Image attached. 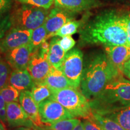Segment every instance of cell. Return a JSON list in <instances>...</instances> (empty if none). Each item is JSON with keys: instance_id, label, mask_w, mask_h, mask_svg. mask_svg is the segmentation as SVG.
I'll return each instance as SVG.
<instances>
[{"instance_id": "6da1fadb", "label": "cell", "mask_w": 130, "mask_h": 130, "mask_svg": "<svg viewBox=\"0 0 130 130\" xmlns=\"http://www.w3.org/2000/svg\"><path fill=\"white\" fill-rule=\"evenodd\" d=\"M127 14L114 10L102 11L82 24L79 40L86 45H126Z\"/></svg>"}, {"instance_id": "7a4b0ae2", "label": "cell", "mask_w": 130, "mask_h": 130, "mask_svg": "<svg viewBox=\"0 0 130 130\" xmlns=\"http://www.w3.org/2000/svg\"><path fill=\"white\" fill-rule=\"evenodd\" d=\"M121 74H123L113 67L106 54L95 53L84 62L80 90L90 101L101 92L110 81Z\"/></svg>"}, {"instance_id": "3957f363", "label": "cell", "mask_w": 130, "mask_h": 130, "mask_svg": "<svg viewBox=\"0 0 130 130\" xmlns=\"http://www.w3.org/2000/svg\"><path fill=\"white\" fill-rule=\"evenodd\" d=\"M89 102L92 112L100 115L130 107V81L121 74Z\"/></svg>"}, {"instance_id": "277c9868", "label": "cell", "mask_w": 130, "mask_h": 130, "mask_svg": "<svg viewBox=\"0 0 130 130\" xmlns=\"http://www.w3.org/2000/svg\"><path fill=\"white\" fill-rule=\"evenodd\" d=\"M50 98L59 102L74 118L89 119L92 116L90 102L78 88L69 87L54 90Z\"/></svg>"}, {"instance_id": "5b68a950", "label": "cell", "mask_w": 130, "mask_h": 130, "mask_svg": "<svg viewBox=\"0 0 130 130\" xmlns=\"http://www.w3.org/2000/svg\"><path fill=\"white\" fill-rule=\"evenodd\" d=\"M50 12V9L19 3L10 13L12 27L33 30L45 23Z\"/></svg>"}, {"instance_id": "8992f818", "label": "cell", "mask_w": 130, "mask_h": 130, "mask_svg": "<svg viewBox=\"0 0 130 130\" xmlns=\"http://www.w3.org/2000/svg\"><path fill=\"white\" fill-rule=\"evenodd\" d=\"M83 66V54L78 49L74 48L66 53L62 64L59 68L72 87L79 88Z\"/></svg>"}, {"instance_id": "52a82bcc", "label": "cell", "mask_w": 130, "mask_h": 130, "mask_svg": "<svg viewBox=\"0 0 130 130\" xmlns=\"http://www.w3.org/2000/svg\"><path fill=\"white\" fill-rule=\"evenodd\" d=\"M48 51L40 46L31 56L27 70L35 83L43 82L51 71L52 66L48 59Z\"/></svg>"}, {"instance_id": "ba28073f", "label": "cell", "mask_w": 130, "mask_h": 130, "mask_svg": "<svg viewBox=\"0 0 130 130\" xmlns=\"http://www.w3.org/2000/svg\"><path fill=\"white\" fill-rule=\"evenodd\" d=\"M38 106L41 121L46 125L61 120L74 118L62 105L52 99H46Z\"/></svg>"}, {"instance_id": "9c48e42d", "label": "cell", "mask_w": 130, "mask_h": 130, "mask_svg": "<svg viewBox=\"0 0 130 130\" xmlns=\"http://www.w3.org/2000/svg\"><path fill=\"white\" fill-rule=\"evenodd\" d=\"M32 30H24L12 27L0 40V53L30 43Z\"/></svg>"}, {"instance_id": "30bf717a", "label": "cell", "mask_w": 130, "mask_h": 130, "mask_svg": "<svg viewBox=\"0 0 130 130\" xmlns=\"http://www.w3.org/2000/svg\"><path fill=\"white\" fill-rule=\"evenodd\" d=\"M75 14L57 7L50 10V13L43 24L48 32L46 40L53 37L54 33L59 30L65 24L73 20Z\"/></svg>"}, {"instance_id": "8fae6325", "label": "cell", "mask_w": 130, "mask_h": 130, "mask_svg": "<svg viewBox=\"0 0 130 130\" xmlns=\"http://www.w3.org/2000/svg\"><path fill=\"white\" fill-rule=\"evenodd\" d=\"M33 53L30 43L4 53V58L12 69L25 70L28 66L32 53Z\"/></svg>"}, {"instance_id": "7c38bea8", "label": "cell", "mask_w": 130, "mask_h": 130, "mask_svg": "<svg viewBox=\"0 0 130 130\" xmlns=\"http://www.w3.org/2000/svg\"><path fill=\"white\" fill-rule=\"evenodd\" d=\"M6 108L7 122L11 127H30L35 125L24 111L20 103L18 102L7 103Z\"/></svg>"}, {"instance_id": "4fadbf2b", "label": "cell", "mask_w": 130, "mask_h": 130, "mask_svg": "<svg viewBox=\"0 0 130 130\" xmlns=\"http://www.w3.org/2000/svg\"><path fill=\"white\" fill-rule=\"evenodd\" d=\"M104 47L110 63L119 72L122 73L123 65L130 58V46L120 45Z\"/></svg>"}, {"instance_id": "5bb4252c", "label": "cell", "mask_w": 130, "mask_h": 130, "mask_svg": "<svg viewBox=\"0 0 130 130\" xmlns=\"http://www.w3.org/2000/svg\"><path fill=\"white\" fill-rule=\"evenodd\" d=\"M55 7L76 14L101 6L98 0H55Z\"/></svg>"}, {"instance_id": "9a60e30c", "label": "cell", "mask_w": 130, "mask_h": 130, "mask_svg": "<svg viewBox=\"0 0 130 130\" xmlns=\"http://www.w3.org/2000/svg\"><path fill=\"white\" fill-rule=\"evenodd\" d=\"M19 102L24 111L36 126H44V123L40 119L39 106L32 98L31 91L24 90L21 92Z\"/></svg>"}, {"instance_id": "2e32d148", "label": "cell", "mask_w": 130, "mask_h": 130, "mask_svg": "<svg viewBox=\"0 0 130 130\" xmlns=\"http://www.w3.org/2000/svg\"><path fill=\"white\" fill-rule=\"evenodd\" d=\"M9 84L13 86L20 92L31 91L35 82L27 69H13L9 77Z\"/></svg>"}, {"instance_id": "e0dca14e", "label": "cell", "mask_w": 130, "mask_h": 130, "mask_svg": "<svg viewBox=\"0 0 130 130\" xmlns=\"http://www.w3.org/2000/svg\"><path fill=\"white\" fill-rule=\"evenodd\" d=\"M42 83L46 84L53 91L72 87L62 71L60 68L53 66L47 77Z\"/></svg>"}, {"instance_id": "ac0fdd59", "label": "cell", "mask_w": 130, "mask_h": 130, "mask_svg": "<svg viewBox=\"0 0 130 130\" xmlns=\"http://www.w3.org/2000/svg\"><path fill=\"white\" fill-rule=\"evenodd\" d=\"M60 38L53 37L50 42V48L48 53L49 62L53 67L59 68L62 64L66 53L59 43Z\"/></svg>"}, {"instance_id": "d6986e66", "label": "cell", "mask_w": 130, "mask_h": 130, "mask_svg": "<svg viewBox=\"0 0 130 130\" xmlns=\"http://www.w3.org/2000/svg\"><path fill=\"white\" fill-rule=\"evenodd\" d=\"M101 116L116 122L125 130H130V107L107 112Z\"/></svg>"}, {"instance_id": "ffe728a7", "label": "cell", "mask_w": 130, "mask_h": 130, "mask_svg": "<svg viewBox=\"0 0 130 130\" xmlns=\"http://www.w3.org/2000/svg\"><path fill=\"white\" fill-rule=\"evenodd\" d=\"M89 119L93 121L104 130H125L113 120L94 112H92V116Z\"/></svg>"}, {"instance_id": "44dd1931", "label": "cell", "mask_w": 130, "mask_h": 130, "mask_svg": "<svg viewBox=\"0 0 130 130\" xmlns=\"http://www.w3.org/2000/svg\"><path fill=\"white\" fill-rule=\"evenodd\" d=\"M31 93L35 102L39 105L42 101L51 97L53 94V90L46 84L43 83H35L31 90Z\"/></svg>"}, {"instance_id": "7402d4cb", "label": "cell", "mask_w": 130, "mask_h": 130, "mask_svg": "<svg viewBox=\"0 0 130 130\" xmlns=\"http://www.w3.org/2000/svg\"><path fill=\"white\" fill-rule=\"evenodd\" d=\"M48 32L44 24L32 30L30 44L33 50V52L36 51L42 43L46 40Z\"/></svg>"}, {"instance_id": "603a6c76", "label": "cell", "mask_w": 130, "mask_h": 130, "mask_svg": "<svg viewBox=\"0 0 130 130\" xmlns=\"http://www.w3.org/2000/svg\"><path fill=\"white\" fill-rule=\"evenodd\" d=\"M83 24L82 21H70L67 23L65 24L59 30L57 31L53 37H62L66 36H72L78 31V29L80 28Z\"/></svg>"}, {"instance_id": "cb8c5ba5", "label": "cell", "mask_w": 130, "mask_h": 130, "mask_svg": "<svg viewBox=\"0 0 130 130\" xmlns=\"http://www.w3.org/2000/svg\"><path fill=\"white\" fill-rule=\"evenodd\" d=\"M20 93V91L10 84H7L0 89V94L6 104L12 102H18Z\"/></svg>"}, {"instance_id": "d4e9b609", "label": "cell", "mask_w": 130, "mask_h": 130, "mask_svg": "<svg viewBox=\"0 0 130 130\" xmlns=\"http://www.w3.org/2000/svg\"><path fill=\"white\" fill-rule=\"evenodd\" d=\"M80 122L78 119H68L51 123L47 126L52 130H74Z\"/></svg>"}, {"instance_id": "484cf974", "label": "cell", "mask_w": 130, "mask_h": 130, "mask_svg": "<svg viewBox=\"0 0 130 130\" xmlns=\"http://www.w3.org/2000/svg\"><path fill=\"white\" fill-rule=\"evenodd\" d=\"M12 68L5 59L0 55V89L9 84V79Z\"/></svg>"}, {"instance_id": "4316f807", "label": "cell", "mask_w": 130, "mask_h": 130, "mask_svg": "<svg viewBox=\"0 0 130 130\" xmlns=\"http://www.w3.org/2000/svg\"><path fill=\"white\" fill-rule=\"evenodd\" d=\"M20 4H25L45 9H50L54 4L55 0H14Z\"/></svg>"}, {"instance_id": "83f0119b", "label": "cell", "mask_w": 130, "mask_h": 130, "mask_svg": "<svg viewBox=\"0 0 130 130\" xmlns=\"http://www.w3.org/2000/svg\"><path fill=\"white\" fill-rule=\"evenodd\" d=\"M12 27L10 13L0 14V40L6 35L10 28Z\"/></svg>"}, {"instance_id": "f1b7e54d", "label": "cell", "mask_w": 130, "mask_h": 130, "mask_svg": "<svg viewBox=\"0 0 130 130\" xmlns=\"http://www.w3.org/2000/svg\"><path fill=\"white\" fill-rule=\"evenodd\" d=\"M75 41L71 36H66L62 37L59 40L60 45L66 53L72 50L75 45Z\"/></svg>"}, {"instance_id": "f546056e", "label": "cell", "mask_w": 130, "mask_h": 130, "mask_svg": "<svg viewBox=\"0 0 130 130\" xmlns=\"http://www.w3.org/2000/svg\"><path fill=\"white\" fill-rule=\"evenodd\" d=\"M14 0H0V14L9 12L12 9Z\"/></svg>"}, {"instance_id": "4dcf8cb0", "label": "cell", "mask_w": 130, "mask_h": 130, "mask_svg": "<svg viewBox=\"0 0 130 130\" xmlns=\"http://www.w3.org/2000/svg\"><path fill=\"white\" fill-rule=\"evenodd\" d=\"M84 130H101L95 122L89 119H86L82 122Z\"/></svg>"}, {"instance_id": "1f68e13d", "label": "cell", "mask_w": 130, "mask_h": 130, "mask_svg": "<svg viewBox=\"0 0 130 130\" xmlns=\"http://www.w3.org/2000/svg\"><path fill=\"white\" fill-rule=\"evenodd\" d=\"M122 74L130 79V58L123 65Z\"/></svg>"}, {"instance_id": "d6a6232c", "label": "cell", "mask_w": 130, "mask_h": 130, "mask_svg": "<svg viewBox=\"0 0 130 130\" xmlns=\"http://www.w3.org/2000/svg\"><path fill=\"white\" fill-rule=\"evenodd\" d=\"M126 33H127V40H126V45L130 46V13L127 14V28H126Z\"/></svg>"}, {"instance_id": "836d02e7", "label": "cell", "mask_w": 130, "mask_h": 130, "mask_svg": "<svg viewBox=\"0 0 130 130\" xmlns=\"http://www.w3.org/2000/svg\"><path fill=\"white\" fill-rule=\"evenodd\" d=\"M0 120L3 123L7 122V114H6V107L0 109Z\"/></svg>"}, {"instance_id": "e575fe53", "label": "cell", "mask_w": 130, "mask_h": 130, "mask_svg": "<svg viewBox=\"0 0 130 130\" xmlns=\"http://www.w3.org/2000/svg\"><path fill=\"white\" fill-rule=\"evenodd\" d=\"M18 130H36V128L35 125H34L33 126H30V127H25V126L19 127Z\"/></svg>"}, {"instance_id": "d590c367", "label": "cell", "mask_w": 130, "mask_h": 130, "mask_svg": "<svg viewBox=\"0 0 130 130\" xmlns=\"http://www.w3.org/2000/svg\"><path fill=\"white\" fill-rule=\"evenodd\" d=\"M6 102L4 101V99L3 98L2 96H1V94H0V109L4 108V107H6Z\"/></svg>"}, {"instance_id": "8d00e7d4", "label": "cell", "mask_w": 130, "mask_h": 130, "mask_svg": "<svg viewBox=\"0 0 130 130\" xmlns=\"http://www.w3.org/2000/svg\"><path fill=\"white\" fill-rule=\"evenodd\" d=\"M74 130H84L83 125L82 122H81L78 125L76 126V127L74 128Z\"/></svg>"}, {"instance_id": "74e56055", "label": "cell", "mask_w": 130, "mask_h": 130, "mask_svg": "<svg viewBox=\"0 0 130 130\" xmlns=\"http://www.w3.org/2000/svg\"><path fill=\"white\" fill-rule=\"evenodd\" d=\"M36 130H52L49 128L47 125L46 126H36Z\"/></svg>"}, {"instance_id": "f35d334b", "label": "cell", "mask_w": 130, "mask_h": 130, "mask_svg": "<svg viewBox=\"0 0 130 130\" xmlns=\"http://www.w3.org/2000/svg\"><path fill=\"white\" fill-rule=\"evenodd\" d=\"M0 130H7L6 129V127L4 125V123L1 120H0Z\"/></svg>"}, {"instance_id": "ab89813d", "label": "cell", "mask_w": 130, "mask_h": 130, "mask_svg": "<svg viewBox=\"0 0 130 130\" xmlns=\"http://www.w3.org/2000/svg\"><path fill=\"white\" fill-rule=\"evenodd\" d=\"M100 128H101V127H100ZM101 130H104L103 129H102V128H101Z\"/></svg>"}]
</instances>
